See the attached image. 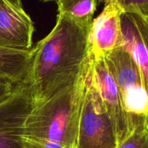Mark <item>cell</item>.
<instances>
[{"label": "cell", "instance_id": "cell-12", "mask_svg": "<svg viewBox=\"0 0 148 148\" xmlns=\"http://www.w3.org/2000/svg\"><path fill=\"white\" fill-rule=\"evenodd\" d=\"M145 117L140 119L131 134L116 148H148V127Z\"/></svg>", "mask_w": 148, "mask_h": 148}, {"label": "cell", "instance_id": "cell-4", "mask_svg": "<svg viewBox=\"0 0 148 148\" xmlns=\"http://www.w3.org/2000/svg\"><path fill=\"white\" fill-rule=\"evenodd\" d=\"M121 95L124 110L132 116H146L148 92L140 68L126 49L119 46L104 57Z\"/></svg>", "mask_w": 148, "mask_h": 148}, {"label": "cell", "instance_id": "cell-15", "mask_svg": "<svg viewBox=\"0 0 148 148\" xmlns=\"http://www.w3.org/2000/svg\"><path fill=\"white\" fill-rule=\"evenodd\" d=\"M17 84L6 78L0 77V103L11 95Z\"/></svg>", "mask_w": 148, "mask_h": 148}, {"label": "cell", "instance_id": "cell-13", "mask_svg": "<svg viewBox=\"0 0 148 148\" xmlns=\"http://www.w3.org/2000/svg\"><path fill=\"white\" fill-rule=\"evenodd\" d=\"M123 13L134 14L148 19V0H117Z\"/></svg>", "mask_w": 148, "mask_h": 148}, {"label": "cell", "instance_id": "cell-16", "mask_svg": "<svg viewBox=\"0 0 148 148\" xmlns=\"http://www.w3.org/2000/svg\"><path fill=\"white\" fill-rule=\"evenodd\" d=\"M145 119H146V123H147V127H148V113H147V116H146Z\"/></svg>", "mask_w": 148, "mask_h": 148}, {"label": "cell", "instance_id": "cell-7", "mask_svg": "<svg viewBox=\"0 0 148 148\" xmlns=\"http://www.w3.org/2000/svg\"><path fill=\"white\" fill-rule=\"evenodd\" d=\"M34 24L19 0H0V47L31 50Z\"/></svg>", "mask_w": 148, "mask_h": 148}, {"label": "cell", "instance_id": "cell-10", "mask_svg": "<svg viewBox=\"0 0 148 148\" xmlns=\"http://www.w3.org/2000/svg\"><path fill=\"white\" fill-rule=\"evenodd\" d=\"M32 49L28 51L0 47V77L20 83L27 75L32 59Z\"/></svg>", "mask_w": 148, "mask_h": 148}, {"label": "cell", "instance_id": "cell-8", "mask_svg": "<svg viewBox=\"0 0 148 148\" xmlns=\"http://www.w3.org/2000/svg\"><path fill=\"white\" fill-rule=\"evenodd\" d=\"M117 0L106 1L102 12L93 20L90 30V50L94 59H103L121 46V16Z\"/></svg>", "mask_w": 148, "mask_h": 148}, {"label": "cell", "instance_id": "cell-11", "mask_svg": "<svg viewBox=\"0 0 148 148\" xmlns=\"http://www.w3.org/2000/svg\"><path fill=\"white\" fill-rule=\"evenodd\" d=\"M58 13L70 18L79 25L91 28L98 2L95 0H60Z\"/></svg>", "mask_w": 148, "mask_h": 148}, {"label": "cell", "instance_id": "cell-14", "mask_svg": "<svg viewBox=\"0 0 148 148\" xmlns=\"http://www.w3.org/2000/svg\"><path fill=\"white\" fill-rule=\"evenodd\" d=\"M23 140L25 148H70L61 143L43 139L23 137Z\"/></svg>", "mask_w": 148, "mask_h": 148}, {"label": "cell", "instance_id": "cell-6", "mask_svg": "<svg viewBox=\"0 0 148 148\" xmlns=\"http://www.w3.org/2000/svg\"><path fill=\"white\" fill-rule=\"evenodd\" d=\"M92 72L98 92L112 121L119 145L131 134L140 119L145 116H132L126 112L119 90L104 58L94 59L92 57Z\"/></svg>", "mask_w": 148, "mask_h": 148}, {"label": "cell", "instance_id": "cell-3", "mask_svg": "<svg viewBox=\"0 0 148 148\" xmlns=\"http://www.w3.org/2000/svg\"><path fill=\"white\" fill-rule=\"evenodd\" d=\"M92 68L81 111L76 148H116L115 130L94 81Z\"/></svg>", "mask_w": 148, "mask_h": 148}, {"label": "cell", "instance_id": "cell-1", "mask_svg": "<svg viewBox=\"0 0 148 148\" xmlns=\"http://www.w3.org/2000/svg\"><path fill=\"white\" fill-rule=\"evenodd\" d=\"M90 30L58 13L51 31L32 49L25 79L33 102L49 99L77 79L90 54Z\"/></svg>", "mask_w": 148, "mask_h": 148}, {"label": "cell", "instance_id": "cell-2", "mask_svg": "<svg viewBox=\"0 0 148 148\" xmlns=\"http://www.w3.org/2000/svg\"><path fill=\"white\" fill-rule=\"evenodd\" d=\"M92 64L90 54L75 82L49 99L33 102L24 137L43 139L76 148L81 111Z\"/></svg>", "mask_w": 148, "mask_h": 148}, {"label": "cell", "instance_id": "cell-5", "mask_svg": "<svg viewBox=\"0 0 148 148\" xmlns=\"http://www.w3.org/2000/svg\"><path fill=\"white\" fill-rule=\"evenodd\" d=\"M33 106L31 88L25 78L0 103V148H25V126Z\"/></svg>", "mask_w": 148, "mask_h": 148}, {"label": "cell", "instance_id": "cell-9", "mask_svg": "<svg viewBox=\"0 0 148 148\" xmlns=\"http://www.w3.org/2000/svg\"><path fill=\"white\" fill-rule=\"evenodd\" d=\"M121 29L120 46L129 52L139 66L148 92V19L123 13Z\"/></svg>", "mask_w": 148, "mask_h": 148}]
</instances>
